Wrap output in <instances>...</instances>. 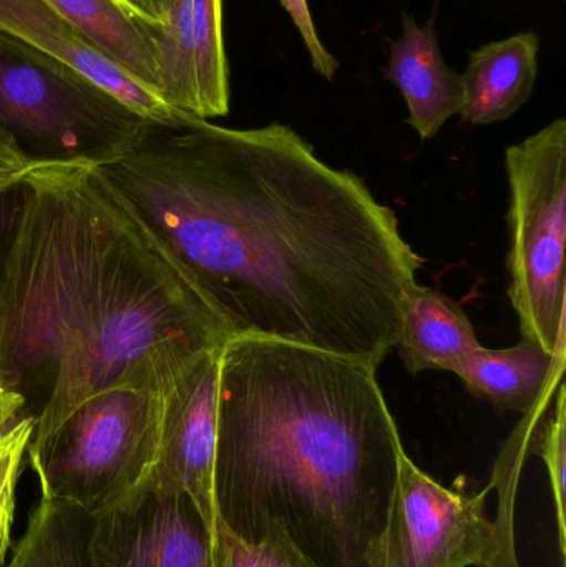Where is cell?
Segmentation results:
<instances>
[{"mask_svg": "<svg viewBox=\"0 0 566 567\" xmlns=\"http://www.w3.org/2000/svg\"><path fill=\"white\" fill-rule=\"evenodd\" d=\"M385 76L404 96L409 125L422 140L434 138L464 105L461 75L442 56L434 20L419 25L402 13V35L392 42Z\"/></svg>", "mask_w": 566, "mask_h": 567, "instance_id": "7c38bea8", "label": "cell"}, {"mask_svg": "<svg viewBox=\"0 0 566 567\" xmlns=\"http://www.w3.org/2000/svg\"><path fill=\"white\" fill-rule=\"evenodd\" d=\"M378 370L281 340L219 352L216 522L245 543L278 529L315 567H378L399 462Z\"/></svg>", "mask_w": 566, "mask_h": 567, "instance_id": "3957f363", "label": "cell"}, {"mask_svg": "<svg viewBox=\"0 0 566 567\" xmlns=\"http://www.w3.org/2000/svg\"><path fill=\"white\" fill-rule=\"evenodd\" d=\"M3 567H6V566H3Z\"/></svg>", "mask_w": 566, "mask_h": 567, "instance_id": "484cf974", "label": "cell"}, {"mask_svg": "<svg viewBox=\"0 0 566 567\" xmlns=\"http://www.w3.org/2000/svg\"><path fill=\"white\" fill-rule=\"evenodd\" d=\"M474 326L461 306L445 293L415 282L405 297L395 349L409 373L447 370L478 349Z\"/></svg>", "mask_w": 566, "mask_h": 567, "instance_id": "2e32d148", "label": "cell"}, {"mask_svg": "<svg viewBox=\"0 0 566 567\" xmlns=\"http://www.w3.org/2000/svg\"><path fill=\"white\" fill-rule=\"evenodd\" d=\"M279 2L285 7L286 12L291 16L299 35L305 40L312 69H315L322 79L331 82V80L335 79L336 72L339 70V62L331 55V52L322 45L318 29H316L315 19H312L311 16V9H309L308 6V0H279Z\"/></svg>", "mask_w": 566, "mask_h": 567, "instance_id": "7402d4cb", "label": "cell"}, {"mask_svg": "<svg viewBox=\"0 0 566 567\" xmlns=\"http://www.w3.org/2000/svg\"><path fill=\"white\" fill-rule=\"evenodd\" d=\"M19 400L0 392V567L7 565L16 522L17 485L35 422L20 416Z\"/></svg>", "mask_w": 566, "mask_h": 567, "instance_id": "d6986e66", "label": "cell"}, {"mask_svg": "<svg viewBox=\"0 0 566 567\" xmlns=\"http://www.w3.org/2000/svg\"><path fill=\"white\" fill-rule=\"evenodd\" d=\"M219 349L193 360L163 395L162 425L155 465L146 483L193 499L216 528L215 475L218 433Z\"/></svg>", "mask_w": 566, "mask_h": 567, "instance_id": "9c48e42d", "label": "cell"}, {"mask_svg": "<svg viewBox=\"0 0 566 567\" xmlns=\"http://www.w3.org/2000/svg\"><path fill=\"white\" fill-rule=\"evenodd\" d=\"M23 209V183L17 188L0 193V309L6 287L7 265L16 241Z\"/></svg>", "mask_w": 566, "mask_h": 567, "instance_id": "603a6c76", "label": "cell"}, {"mask_svg": "<svg viewBox=\"0 0 566 567\" xmlns=\"http://www.w3.org/2000/svg\"><path fill=\"white\" fill-rule=\"evenodd\" d=\"M158 96L178 113L228 115L229 69L223 0H172L156 39Z\"/></svg>", "mask_w": 566, "mask_h": 567, "instance_id": "30bf717a", "label": "cell"}, {"mask_svg": "<svg viewBox=\"0 0 566 567\" xmlns=\"http://www.w3.org/2000/svg\"><path fill=\"white\" fill-rule=\"evenodd\" d=\"M163 395L159 390L112 386L32 439L27 456L42 496L92 516L132 498L155 465Z\"/></svg>", "mask_w": 566, "mask_h": 567, "instance_id": "277c9868", "label": "cell"}, {"mask_svg": "<svg viewBox=\"0 0 566 567\" xmlns=\"http://www.w3.org/2000/svg\"><path fill=\"white\" fill-rule=\"evenodd\" d=\"M105 188L229 337L281 340L378 370L424 261L359 176L289 125L145 120Z\"/></svg>", "mask_w": 566, "mask_h": 567, "instance_id": "6da1fadb", "label": "cell"}, {"mask_svg": "<svg viewBox=\"0 0 566 567\" xmlns=\"http://www.w3.org/2000/svg\"><path fill=\"white\" fill-rule=\"evenodd\" d=\"M535 455L541 456L550 476L552 493H554L555 509H557L558 548L562 559L566 555V390L565 383L558 389L554 410L542 430L541 439L535 449Z\"/></svg>", "mask_w": 566, "mask_h": 567, "instance_id": "44dd1931", "label": "cell"}, {"mask_svg": "<svg viewBox=\"0 0 566 567\" xmlns=\"http://www.w3.org/2000/svg\"><path fill=\"white\" fill-rule=\"evenodd\" d=\"M92 533L90 513L40 496L6 567H96Z\"/></svg>", "mask_w": 566, "mask_h": 567, "instance_id": "e0dca14e", "label": "cell"}, {"mask_svg": "<svg viewBox=\"0 0 566 567\" xmlns=\"http://www.w3.org/2000/svg\"><path fill=\"white\" fill-rule=\"evenodd\" d=\"M215 528L192 498L145 485L115 509L93 516L96 567H215Z\"/></svg>", "mask_w": 566, "mask_h": 567, "instance_id": "ba28073f", "label": "cell"}, {"mask_svg": "<svg viewBox=\"0 0 566 567\" xmlns=\"http://www.w3.org/2000/svg\"><path fill=\"white\" fill-rule=\"evenodd\" d=\"M93 45L158 96L156 39L162 20L132 0H45ZM159 99V96H158Z\"/></svg>", "mask_w": 566, "mask_h": 567, "instance_id": "9a60e30c", "label": "cell"}, {"mask_svg": "<svg viewBox=\"0 0 566 567\" xmlns=\"http://www.w3.org/2000/svg\"><path fill=\"white\" fill-rule=\"evenodd\" d=\"M0 32L76 70L145 120H168L178 113L93 45L45 0H0Z\"/></svg>", "mask_w": 566, "mask_h": 567, "instance_id": "8fae6325", "label": "cell"}, {"mask_svg": "<svg viewBox=\"0 0 566 567\" xmlns=\"http://www.w3.org/2000/svg\"><path fill=\"white\" fill-rule=\"evenodd\" d=\"M508 297L522 339L566 352V122L555 120L505 152Z\"/></svg>", "mask_w": 566, "mask_h": 567, "instance_id": "8992f818", "label": "cell"}, {"mask_svg": "<svg viewBox=\"0 0 566 567\" xmlns=\"http://www.w3.org/2000/svg\"><path fill=\"white\" fill-rule=\"evenodd\" d=\"M215 567H315L278 529L259 543H245L216 522L213 543Z\"/></svg>", "mask_w": 566, "mask_h": 567, "instance_id": "ffe728a7", "label": "cell"}, {"mask_svg": "<svg viewBox=\"0 0 566 567\" xmlns=\"http://www.w3.org/2000/svg\"><path fill=\"white\" fill-rule=\"evenodd\" d=\"M143 122L76 70L0 32V128L33 165L113 162Z\"/></svg>", "mask_w": 566, "mask_h": 567, "instance_id": "5b68a950", "label": "cell"}, {"mask_svg": "<svg viewBox=\"0 0 566 567\" xmlns=\"http://www.w3.org/2000/svg\"><path fill=\"white\" fill-rule=\"evenodd\" d=\"M566 352L550 353L531 339L508 349L478 347L452 373L477 399L491 400L501 412L525 413L555 380L565 377Z\"/></svg>", "mask_w": 566, "mask_h": 567, "instance_id": "5bb4252c", "label": "cell"}, {"mask_svg": "<svg viewBox=\"0 0 566 567\" xmlns=\"http://www.w3.org/2000/svg\"><path fill=\"white\" fill-rule=\"evenodd\" d=\"M541 39L522 32L487 43L469 56L462 73V122L491 125L504 122L527 103L538 76Z\"/></svg>", "mask_w": 566, "mask_h": 567, "instance_id": "4fadbf2b", "label": "cell"}, {"mask_svg": "<svg viewBox=\"0 0 566 567\" xmlns=\"http://www.w3.org/2000/svg\"><path fill=\"white\" fill-rule=\"evenodd\" d=\"M132 2H135L143 12L155 17L156 20H162V22L166 19V13L172 6V0H132Z\"/></svg>", "mask_w": 566, "mask_h": 567, "instance_id": "d4e9b609", "label": "cell"}, {"mask_svg": "<svg viewBox=\"0 0 566 567\" xmlns=\"http://www.w3.org/2000/svg\"><path fill=\"white\" fill-rule=\"evenodd\" d=\"M555 400L545 395L524 413V419L515 426L511 439L505 442L504 450L495 463L491 486L498 492L497 528L501 556L497 567H518L515 556L514 509L518 480L528 456L535 455L542 430L554 410Z\"/></svg>", "mask_w": 566, "mask_h": 567, "instance_id": "ac0fdd59", "label": "cell"}, {"mask_svg": "<svg viewBox=\"0 0 566 567\" xmlns=\"http://www.w3.org/2000/svg\"><path fill=\"white\" fill-rule=\"evenodd\" d=\"M228 339L93 166H33L0 309V392L32 439L102 390L165 392Z\"/></svg>", "mask_w": 566, "mask_h": 567, "instance_id": "7a4b0ae2", "label": "cell"}, {"mask_svg": "<svg viewBox=\"0 0 566 567\" xmlns=\"http://www.w3.org/2000/svg\"><path fill=\"white\" fill-rule=\"evenodd\" d=\"M491 492L445 488L404 453L378 567H497V528L485 515Z\"/></svg>", "mask_w": 566, "mask_h": 567, "instance_id": "52a82bcc", "label": "cell"}, {"mask_svg": "<svg viewBox=\"0 0 566 567\" xmlns=\"http://www.w3.org/2000/svg\"><path fill=\"white\" fill-rule=\"evenodd\" d=\"M33 166L13 140L0 128V193L22 185Z\"/></svg>", "mask_w": 566, "mask_h": 567, "instance_id": "cb8c5ba5", "label": "cell"}]
</instances>
